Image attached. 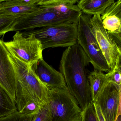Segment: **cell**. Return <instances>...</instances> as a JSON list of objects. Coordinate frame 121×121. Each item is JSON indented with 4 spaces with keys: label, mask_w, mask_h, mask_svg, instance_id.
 I'll return each instance as SVG.
<instances>
[{
    "label": "cell",
    "mask_w": 121,
    "mask_h": 121,
    "mask_svg": "<svg viewBox=\"0 0 121 121\" xmlns=\"http://www.w3.org/2000/svg\"><path fill=\"white\" fill-rule=\"evenodd\" d=\"M39 0H4L2 3L1 14L21 16L38 10Z\"/></svg>",
    "instance_id": "4fadbf2b"
},
{
    "label": "cell",
    "mask_w": 121,
    "mask_h": 121,
    "mask_svg": "<svg viewBox=\"0 0 121 121\" xmlns=\"http://www.w3.org/2000/svg\"><path fill=\"white\" fill-rule=\"evenodd\" d=\"M16 78V105L17 111L36 114L46 104L48 88L28 65L9 53Z\"/></svg>",
    "instance_id": "7a4b0ae2"
},
{
    "label": "cell",
    "mask_w": 121,
    "mask_h": 121,
    "mask_svg": "<svg viewBox=\"0 0 121 121\" xmlns=\"http://www.w3.org/2000/svg\"><path fill=\"white\" fill-rule=\"evenodd\" d=\"M17 111L15 103L0 84V118Z\"/></svg>",
    "instance_id": "e0dca14e"
},
{
    "label": "cell",
    "mask_w": 121,
    "mask_h": 121,
    "mask_svg": "<svg viewBox=\"0 0 121 121\" xmlns=\"http://www.w3.org/2000/svg\"><path fill=\"white\" fill-rule=\"evenodd\" d=\"M114 0H78L77 5L82 13L88 15H102Z\"/></svg>",
    "instance_id": "9a60e30c"
},
{
    "label": "cell",
    "mask_w": 121,
    "mask_h": 121,
    "mask_svg": "<svg viewBox=\"0 0 121 121\" xmlns=\"http://www.w3.org/2000/svg\"><path fill=\"white\" fill-rule=\"evenodd\" d=\"M90 89L91 99L95 102L108 82L106 74L97 70H94L87 76Z\"/></svg>",
    "instance_id": "2e32d148"
},
{
    "label": "cell",
    "mask_w": 121,
    "mask_h": 121,
    "mask_svg": "<svg viewBox=\"0 0 121 121\" xmlns=\"http://www.w3.org/2000/svg\"><path fill=\"white\" fill-rule=\"evenodd\" d=\"M22 33L25 37L34 35L41 42L43 50L49 48L68 47L77 43V23H61Z\"/></svg>",
    "instance_id": "3957f363"
},
{
    "label": "cell",
    "mask_w": 121,
    "mask_h": 121,
    "mask_svg": "<svg viewBox=\"0 0 121 121\" xmlns=\"http://www.w3.org/2000/svg\"><path fill=\"white\" fill-rule=\"evenodd\" d=\"M92 16L83 14L77 22V42L84 51L94 70L108 73L110 69L100 49L90 23Z\"/></svg>",
    "instance_id": "5b68a950"
},
{
    "label": "cell",
    "mask_w": 121,
    "mask_h": 121,
    "mask_svg": "<svg viewBox=\"0 0 121 121\" xmlns=\"http://www.w3.org/2000/svg\"><path fill=\"white\" fill-rule=\"evenodd\" d=\"M30 67L49 89L67 87L62 74L46 63L43 59L37 61Z\"/></svg>",
    "instance_id": "7c38bea8"
},
{
    "label": "cell",
    "mask_w": 121,
    "mask_h": 121,
    "mask_svg": "<svg viewBox=\"0 0 121 121\" xmlns=\"http://www.w3.org/2000/svg\"><path fill=\"white\" fill-rule=\"evenodd\" d=\"M34 121H51L50 113L46 104L36 114Z\"/></svg>",
    "instance_id": "7402d4cb"
},
{
    "label": "cell",
    "mask_w": 121,
    "mask_h": 121,
    "mask_svg": "<svg viewBox=\"0 0 121 121\" xmlns=\"http://www.w3.org/2000/svg\"><path fill=\"white\" fill-rule=\"evenodd\" d=\"M89 59L78 42L63 52L59 69L69 92L82 111L92 102L86 66Z\"/></svg>",
    "instance_id": "6da1fadb"
},
{
    "label": "cell",
    "mask_w": 121,
    "mask_h": 121,
    "mask_svg": "<svg viewBox=\"0 0 121 121\" xmlns=\"http://www.w3.org/2000/svg\"><path fill=\"white\" fill-rule=\"evenodd\" d=\"M20 16L0 14V36L14 31L17 20Z\"/></svg>",
    "instance_id": "ac0fdd59"
},
{
    "label": "cell",
    "mask_w": 121,
    "mask_h": 121,
    "mask_svg": "<svg viewBox=\"0 0 121 121\" xmlns=\"http://www.w3.org/2000/svg\"><path fill=\"white\" fill-rule=\"evenodd\" d=\"M90 23L93 32L111 71L114 68L117 60L121 58V47L103 27L100 15L91 17Z\"/></svg>",
    "instance_id": "ba28073f"
},
{
    "label": "cell",
    "mask_w": 121,
    "mask_h": 121,
    "mask_svg": "<svg viewBox=\"0 0 121 121\" xmlns=\"http://www.w3.org/2000/svg\"><path fill=\"white\" fill-rule=\"evenodd\" d=\"M4 0H0V14H1V10H2V3Z\"/></svg>",
    "instance_id": "d4e9b609"
},
{
    "label": "cell",
    "mask_w": 121,
    "mask_h": 121,
    "mask_svg": "<svg viewBox=\"0 0 121 121\" xmlns=\"http://www.w3.org/2000/svg\"><path fill=\"white\" fill-rule=\"evenodd\" d=\"M93 103L98 121H105L98 105L95 103Z\"/></svg>",
    "instance_id": "603a6c76"
},
{
    "label": "cell",
    "mask_w": 121,
    "mask_h": 121,
    "mask_svg": "<svg viewBox=\"0 0 121 121\" xmlns=\"http://www.w3.org/2000/svg\"><path fill=\"white\" fill-rule=\"evenodd\" d=\"M4 42L0 39V84L16 104L15 73Z\"/></svg>",
    "instance_id": "30bf717a"
},
{
    "label": "cell",
    "mask_w": 121,
    "mask_h": 121,
    "mask_svg": "<svg viewBox=\"0 0 121 121\" xmlns=\"http://www.w3.org/2000/svg\"><path fill=\"white\" fill-rule=\"evenodd\" d=\"M36 114L17 111L5 117L0 118V121H34Z\"/></svg>",
    "instance_id": "ffe728a7"
},
{
    "label": "cell",
    "mask_w": 121,
    "mask_h": 121,
    "mask_svg": "<svg viewBox=\"0 0 121 121\" xmlns=\"http://www.w3.org/2000/svg\"><path fill=\"white\" fill-rule=\"evenodd\" d=\"M121 58L117 61L116 65L112 70L106 74L108 82L113 83L121 86Z\"/></svg>",
    "instance_id": "d6986e66"
},
{
    "label": "cell",
    "mask_w": 121,
    "mask_h": 121,
    "mask_svg": "<svg viewBox=\"0 0 121 121\" xmlns=\"http://www.w3.org/2000/svg\"><path fill=\"white\" fill-rule=\"evenodd\" d=\"M4 43L10 53L30 67L43 59L41 43L34 35L25 37L22 32H16L12 41Z\"/></svg>",
    "instance_id": "52a82bcc"
},
{
    "label": "cell",
    "mask_w": 121,
    "mask_h": 121,
    "mask_svg": "<svg viewBox=\"0 0 121 121\" xmlns=\"http://www.w3.org/2000/svg\"><path fill=\"white\" fill-rule=\"evenodd\" d=\"M100 19L104 28L121 47V0H118L105 10Z\"/></svg>",
    "instance_id": "8fae6325"
},
{
    "label": "cell",
    "mask_w": 121,
    "mask_h": 121,
    "mask_svg": "<svg viewBox=\"0 0 121 121\" xmlns=\"http://www.w3.org/2000/svg\"><path fill=\"white\" fill-rule=\"evenodd\" d=\"M46 105L51 121H80L82 110L67 87L49 90Z\"/></svg>",
    "instance_id": "277c9868"
},
{
    "label": "cell",
    "mask_w": 121,
    "mask_h": 121,
    "mask_svg": "<svg viewBox=\"0 0 121 121\" xmlns=\"http://www.w3.org/2000/svg\"><path fill=\"white\" fill-rule=\"evenodd\" d=\"M82 14L63 15L39 7L36 11L19 17L14 31H27L65 22L76 23Z\"/></svg>",
    "instance_id": "8992f818"
},
{
    "label": "cell",
    "mask_w": 121,
    "mask_h": 121,
    "mask_svg": "<svg viewBox=\"0 0 121 121\" xmlns=\"http://www.w3.org/2000/svg\"><path fill=\"white\" fill-rule=\"evenodd\" d=\"M115 121H121V114L118 115Z\"/></svg>",
    "instance_id": "cb8c5ba5"
},
{
    "label": "cell",
    "mask_w": 121,
    "mask_h": 121,
    "mask_svg": "<svg viewBox=\"0 0 121 121\" xmlns=\"http://www.w3.org/2000/svg\"><path fill=\"white\" fill-rule=\"evenodd\" d=\"M95 103L105 121H115L121 114V86L108 82Z\"/></svg>",
    "instance_id": "9c48e42d"
},
{
    "label": "cell",
    "mask_w": 121,
    "mask_h": 121,
    "mask_svg": "<svg viewBox=\"0 0 121 121\" xmlns=\"http://www.w3.org/2000/svg\"><path fill=\"white\" fill-rule=\"evenodd\" d=\"M78 0H39V7L63 15L82 14L77 5Z\"/></svg>",
    "instance_id": "5bb4252c"
},
{
    "label": "cell",
    "mask_w": 121,
    "mask_h": 121,
    "mask_svg": "<svg viewBox=\"0 0 121 121\" xmlns=\"http://www.w3.org/2000/svg\"><path fill=\"white\" fill-rule=\"evenodd\" d=\"M80 121H98L93 102L82 111Z\"/></svg>",
    "instance_id": "44dd1931"
}]
</instances>
